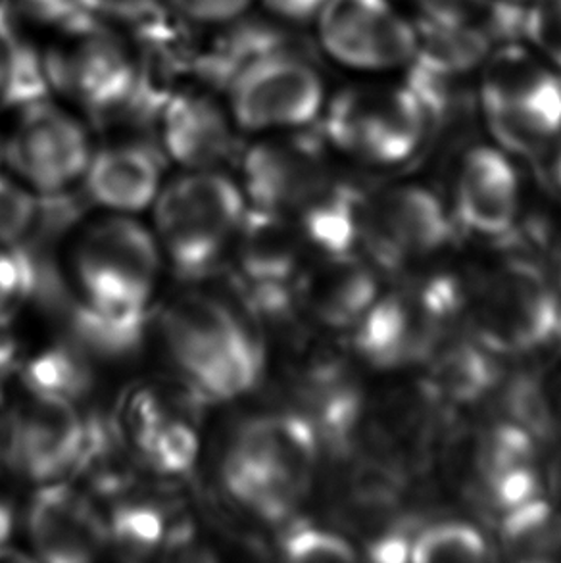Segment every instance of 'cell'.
I'll return each instance as SVG.
<instances>
[{
  "mask_svg": "<svg viewBox=\"0 0 561 563\" xmlns=\"http://www.w3.org/2000/svg\"><path fill=\"white\" fill-rule=\"evenodd\" d=\"M514 43L529 48L561 76V0H535L517 7Z\"/></svg>",
  "mask_w": 561,
  "mask_h": 563,
  "instance_id": "cell-26",
  "label": "cell"
},
{
  "mask_svg": "<svg viewBox=\"0 0 561 563\" xmlns=\"http://www.w3.org/2000/svg\"><path fill=\"white\" fill-rule=\"evenodd\" d=\"M169 358L190 393L228 402L251 393L264 374V349L241 313L208 295H185L160 321Z\"/></svg>",
  "mask_w": 561,
  "mask_h": 563,
  "instance_id": "cell-3",
  "label": "cell"
},
{
  "mask_svg": "<svg viewBox=\"0 0 561 563\" xmlns=\"http://www.w3.org/2000/svg\"><path fill=\"white\" fill-rule=\"evenodd\" d=\"M319 122L337 151L381 166L408 161L435 128L429 110L404 79L349 85L329 95Z\"/></svg>",
  "mask_w": 561,
  "mask_h": 563,
  "instance_id": "cell-7",
  "label": "cell"
},
{
  "mask_svg": "<svg viewBox=\"0 0 561 563\" xmlns=\"http://www.w3.org/2000/svg\"><path fill=\"white\" fill-rule=\"evenodd\" d=\"M41 287V266L25 246H0V328L22 312Z\"/></svg>",
  "mask_w": 561,
  "mask_h": 563,
  "instance_id": "cell-28",
  "label": "cell"
},
{
  "mask_svg": "<svg viewBox=\"0 0 561 563\" xmlns=\"http://www.w3.org/2000/svg\"><path fill=\"white\" fill-rule=\"evenodd\" d=\"M87 437L76 404L28 393L0 418V462L35 485L69 479Z\"/></svg>",
  "mask_w": 561,
  "mask_h": 563,
  "instance_id": "cell-11",
  "label": "cell"
},
{
  "mask_svg": "<svg viewBox=\"0 0 561 563\" xmlns=\"http://www.w3.org/2000/svg\"><path fill=\"white\" fill-rule=\"evenodd\" d=\"M479 110L506 153L537 156L561 139V76L519 43L488 54L477 76Z\"/></svg>",
  "mask_w": 561,
  "mask_h": 563,
  "instance_id": "cell-5",
  "label": "cell"
},
{
  "mask_svg": "<svg viewBox=\"0 0 561 563\" xmlns=\"http://www.w3.org/2000/svg\"><path fill=\"white\" fill-rule=\"evenodd\" d=\"M152 208L162 256L175 274L197 282L223 264L249 202L241 185L220 169H185L162 185Z\"/></svg>",
  "mask_w": 561,
  "mask_h": 563,
  "instance_id": "cell-4",
  "label": "cell"
},
{
  "mask_svg": "<svg viewBox=\"0 0 561 563\" xmlns=\"http://www.w3.org/2000/svg\"><path fill=\"white\" fill-rule=\"evenodd\" d=\"M107 550L128 562H141L167 549L166 514L152 500L125 498L107 516Z\"/></svg>",
  "mask_w": 561,
  "mask_h": 563,
  "instance_id": "cell-24",
  "label": "cell"
},
{
  "mask_svg": "<svg viewBox=\"0 0 561 563\" xmlns=\"http://www.w3.org/2000/svg\"><path fill=\"white\" fill-rule=\"evenodd\" d=\"M519 208V181L506 151L477 146L463 158L458 177V212L468 228L501 235L512 228Z\"/></svg>",
  "mask_w": 561,
  "mask_h": 563,
  "instance_id": "cell-19",
  "label": "cell"
},
{
  "mask_svg": "<svg viewBox=\"0 0 561 563\" xmlns=\"http://www.w3.org/2000/svg\"><path fill=\"white\" fill-rule=\"evenodd\" d=\"M28 537L38 560L92 562L107 552V516L91 493L69 479L38 485L28 510Z\"/></svg>",
  "mask_w": 561,
  "mask_h": 563,
  "instance_id": "cell-14",
  "label": "cell"
},
{
  "mask_svg": "<svg viewBox=\"0 0 561 563\" xmlns=\"http://www.w3.org/2000/svg\"><path fill=\"white\" fill-rule=\"evenodd\" d=\"M488 547L475 527L440 523L419 534L410 547V558L418 563L477 562L485 560Z\"/></svg>",
  "mask_w": 561,
  "mask_h": 563,
  "instance_id": "cell-27",
  "label": "cell"
},
{
  "mask_svg": "<svg viewBox=\"0 0 561 563\" xmlns=\"http://www.w3.org/2000/svg\"><path fill=\"white\" fill-rule=\"evenodd\" d=\"M493 372L486 360L470 346H458L447 354L437 369L439 387L455 400H468L491 383Z\"/></svg>",
  "mask_w": 561,
  "mask_h": 563,
  "instance_id": "cell-32",
  "label": "cell"
},
{
  "mask_svg": "<svg viewBox=\"0 0 561 563\" xmlns=\"http://www.w3.org/2000/svg\"><path fill=\"white\" fill-rule=\"evenodd\" d=\"M12 511L8 508L7 504L0 500V550L7 547V542L10 541V534H12Z\"/></svg>",
  "mask_w": 561,
  "mask_h": 563,
  "instance_id": "cell-37",
  "label": "cell"
},
{
  "mask_svg": "<svg viewBox=\"0 0 561 563\" xmlns=\"http://www.w3.org/2000/svg\"><path fill=\"white\" fill-rule=\"evenodd\" d=\"M18 358H15L14 343L0 331V404L7 393L8 383L18 372Z\"/></svg>",
  "mask_w": 561,
  "mask_h": 563,
  "instance_id": "cell-35",
  "label": "cell"
},
{
  "mask_svg": "<svg viewBox=\"0 0 561 563\" xmlns=\"http://www.w3.org/2000/svg\"><path fill=\"white\" fill-rule=\"evenodd\" d=\"M319 437L310 419L267 411L246 419L229 441L221 481L229 498L270 523L290 518L310 493Z\"/></svg>",
  "mask_w": 561,
  "mask_h": 563,
  "instance_id": "cell-2",
  "label": "cell"
},
{
  "mask_svg": "<svg viewBox=\"0 0 561 563\" xmlns=\"http://www.w3.org/2000/svg\"><path fill=\"white\" fill-rule=\"evenodd\" d=\"M475 321L479 335L494 351L527 352L560 333L561 310L537 269L509 264L479 290Z\"/></svg>",
  "mask_w": 561,
  "mask_h": 563,
  "instance_id": "cell-12",
  "label": "cell"
},
{
  "mask_svg": "<svg viewBox=\"0 0 561 563\" xmlns=\"http://www.w3.org/2000/svg\"><path fill=\"white\" fill-rule=\"evenodd\" d=\"M504 4H509V7H527V4H531L535 0H501Z\"/></svg>",
  "mask_w": 561,
  "mask_h": 563,
  "instance_id": "cell-38",
  "label": "cell"
},
{
  "mask_svg": "<svg viewBox=\"0 0 561 563\" xmlns=\"http://www.w3.org/2000/svg\"><path fill=\"white\" fill-rule=\"evenodd\" d=\"M41 69L53 97L81 115L114 114L130 104L141 85L135 46L100 23H64L48 33Z\"/></svg>",
  "mask_w": 561,
  "mask_h": 563,
  "instance_id": "cell-6",
  "label": "cell"
},
{
  "mask_svg": "<svg viewBox=\"0 0 561 563\" xmlns=\"http://www.w3.org/2000/svg\"><path fill=\"white\" fill-rule=\"evenodd\" d=\"M326 185L318 153L298 133L264 135L243 158V189L249 206L293 218Z\"/></svg>",
  "mask_w": 561,
  "mask_h": 563,
  "instance_id": "cell-16",
  "label": "cell"
},
{
  "mask_svg": "<svg viewBox=\"0 0 561 563\" xmlns=\"http://www.w3.org/2000/svg\"><path fill=\"white\" fill-rule=\"evenodd\" d=\"M28 393L79 404L91 393L92 372L84 346L54 344L18 366Z\"/></svg>",
  "mask_w": 561,
  "mask_h": 563,
  "instance_id": "cell-23",
  "label": "cell"
},
{
  "mask_svg": "<svg viewBox=\"0 0 561 563\" xmlns=\"http://www.w3.org/2000/svg\"><path fill=\"white\" fill-rule=\"evenodd\" d=\"M424 20L442 23H481L504 43V4L501 0H411Z\"/></svg>",
  "mask_w": 561,
  "mask_h": 563,
  "instance_id": "cell-31",
  "label": "cell"
},
{
  "mask_svg": "<svg viewBox=\"0 0 561 563\" xmlns=\"http://www.w3.org/2000/svg\"><path fill=\"white\" fill-rule=\"evenodd\" d=\"M123 434L135 457L160 475H183L197 462V429L158 395L133 398Z\"/></svg>",
  "mask_w": 561,
  "mask_h": 563,
  "instance_id": "cell-20",
  "label": "cell"
},
{
  "mask_svg": "<svg viewBox=\"0 0 561 563\" xmlns=\"http://www.w3.org/2000/svg\"><path fill=\"white\" fill-rule=\"evenodd\" d=\"M235 131L226 97L202 85H183L160 108V148L185 169H218L228 161Z\"/></svg>",
  "mask_w": 561,
  "mask_h": 563,
  "instance_id": "cell-15",
  "label": "cell"
},
{
  "mask_svg": "<svg viewBox=\"0 0 561 563\" xmlns=\"http://www.w3.org/2000/svg\"><path fill=\"white\" fill-rule=\"evenodd\" d=\"M327 0H256L254 8L272 22L288 27H311Z\"/></svg>",
  "mask_w": 561,
  "mask_h": 563,
  "instance_id": "cell-34",
  "label": "cell"
},
{
  "mask_svg": "<svg viewBox=\"0 0 561 563\" xmlns=\"http://www.w3.org/2000/svg\"><path fill=\"white\" fill-rule=\"evenodd\" d=\"M447 213L429 190L408 187L364 206L362 241L385 266H403L440 249L448 239Z\"/></svg>",
  "mask_w": 561,
  "mask_h": 563,
  "instance_id": "cell-17",
  "label": "cell"
},
{
  "mask_svg": "<svg viewBox=\"0 0 561 563\" xmlns=\"http://www.w3.org/2000/svg\"><path fill=\"white\" fill-rule=\"evenodd\" d=\"M504 539L509 552L524 560L560 556L561 518L548 504L532 498L508 510Z\"/></svg>",
  "mask_w": 561,
  "mask_h": 563,
  "instance_id": "cell-25",
  "label": "cell"
},
{
  "mask_svg": "<svg viewBox=\"0 0 561 563\" xmlns=\"http://www.w3.org/2000/svg\"><path fill=\"white\" fill-rule=\"evenodd\" d=\"M455 289L432 283L424 289L396 295L360 318L358 351L380 366H398L429 354L455 308Z\"/></svg>",
  "mask_w": 561,
  "mask_h": 563,
  "instance_id": "cell-13",
  "label": "cell"
},
{
  "mask_svg": "<svg viewBox=\"0 0 561 563\" xmlns=\"http://www.w3.org/2000/svg\"><path fill=\"white\" fill-rule=\"evenodd\" d=\"M296 306L331 328H346L364 316L375 298L372 275L350 254H323V262L296 277Z\"/></svg>",
  "mask_w": 561,
  "mask_h": 563,
  "instance_id": "cell-21",
  "label": "cell"
},
{
  "mask_svg": "<svg viewBox=\"0 0 561 563\" xmlns=\"http://www.w3.org/2000/svg\"><path fill=\"white\" fill-rule=\"evenodd\" d=\"M92 148L81 114L51 95L15 108L0 141V161L38 195H61L81 181Z\"/></svg>",
  "mask_w": 561,
  "mask_h": 563,
  "instance_id": "cell-9",
  "label": "cell"
},
{
  "mask_svg": "<svg viewBox=\"0 0 561 563\" xmlns=\"http://www.w3.org/2000/svg\"><path fill=\"white\" fill-rule=\"evenodd\" d=\"M486 487L496 506L512 510L537 495L531 442L521 431L504 429L493 437L485 454Z\"/></svg>",
  "mask_w": 561,
  "mask_h": 563,
  "instance_id": "cell-22",
  "label": "cell"
},
{
  "mask_svg": "<svg viewBox=\"0 0 561 563\" xmlns=\"http://www.w3.org/2000/svg\"><path fill=\"white\" fill-rule=\"evenodd\" d=\"M182 22L198 30H221L249 14L256 0H164Z\"/></svg>",
  "mask_w": 561,
  "mask_h": 563,
  "instance_id": "cell-33",
  "label": "cell"
},
{
  "mask_svg": "<svg viewBox=\"0 0 561 563\" xmlns=\"http://www.w3.org/2000/svg\"><path fill=\"white\" fill-rule=\"evenodd\" d=\"M0 164H2V161H0Z\"/></svg>",
  "mask_w": 561,
  "mask_h": 563,
  "instance_id": "cell-40",
  "label": "cell"
},
{
  "mask_svg": "<svg viewBox=\"0 0 561 563\" xmlns=\"http://www.w3.org/2000/svg\"><path fill=\"white\" fill-rule=\"evenodd\" d=\"M558 177L561 181V139H560V153H558Z\"/></svg>",
  "mask_w": 561,
  "mask_h": 563,
  "instance_id": "cell-39",
  "label": "cell"
},
{
  "mask_svg": "<svg viewBox=\"0 0 561 563\" xmlns=\"http://www.w3.org/2000/svg\"><path fill=\"white\" fill-rule=\"evenodd\" d=\"M162 260L154 233L128 213L92 223L76 252L81 298L69 308V320L77 341L100 356L138 351Z\"/></svg>",
  "mask_w": 561,
  "mask_h": 563,
  "instance_id": "cell-1",
  "label": "cell"
},
{
  "mask_svg": "<svg viewBox=\"0 0 561 563\" xmlns=\"http://www.w3.org/2000/svg\"><path fill=\"white\" fill-rule=\"evenodd\" d=\"M12 69H14L12 51H10L7 38L0 35V95L7 91L8 84L12 79Z\"/></svg>",
  "mask_w": 561,
  "mask_h": 563,
  "instance_id": "cell-36",
  "label": "cell"
},
{
  "mask_svg": "<svg viewBox=\"0 0 561 563\" xmlns=\"http://www.w3.org/2000/svg\"><path fill=\"white\" fill-rule=\"evenodd\" d=\"M327 99L321 71L300 54L287 51L246 62L226 95L237 131L254 137L302 133L319 122Z\"/></svg>",
  "mask_w": 561,
  "mask_h": 563,
  "instance_id": "cell-8",
  "label": "cell"
},
{
  "mask_svg": "<svg viewBox=\"0 0 561 563\" xmlns=\"http://www.w3.org/2000/svg\"><path fill=\"white\" fill-rule=\"evenodd\" d=\"M311 30L327 60L358 76L404 71L418 51L416 20L395 0H327Z\"/></svg>",
  "mask_w": 561,
  "mask_h": 563,
  "instance_id": "cell-10",
  "label": "cell"
},
{
  "mask_svg": "<svg viewBox=\"0 0 561 563\" xmlns=\"http://www.w3.org/2000/svg\"><path fill=\"white\" fill-rule=\"evenodd\" d=\"M81 181L92 202L110 212H141L162 189V156L141 141H114L92 148Z\"/></svg>",
  "mask_w": 561,
  "mask_h": 563,
  "instance_id": "cell-18",
  "label": "cell"
},
{
  "mask_svg": "<svg viewBox=\"0 0 561 563\" xmlns=\"http://www.w3.org/2000/svg\"><path fill=\"white\" fill-rule=\"evenodd\" d=\"M280 552L296 563L350 562L356 558L341 534L306 523L288 527L280 539Z\"/></svg>",
  "mask_w": 561,
  "mask_h": 563,
  "instance_id": "cell-30",
  "label": "cell"
},
{
  "mask_svg": "<svg viewBox=\"0 0 561 563\" xmlns=\"http://www.w3.org/2000/svg\"><path fill=\"white\" fill-rule=\"evenodd\" d=\"M43 200L0 172V246H25L38 228Z\"/></svg>",
  "mask_w": 561,
  "mask_h": 563,
  "instance_id": "cell-29",
  "label": "cell"
}]
</instances>
